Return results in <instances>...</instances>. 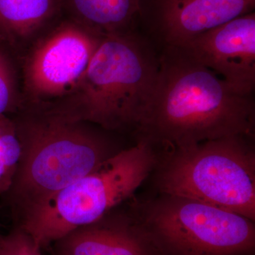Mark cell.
Segmentation results:
<instances>
[{
	"mask_svg": "<svg viewBox=\"0 0 255 255\" xmlns=\"http://www.w3.org/2000/svg\"><path fill=\"white\" fill-rule=\"evenodd\" d=\"M22 106L14 64L2 47L0 48V116L16 114Z\"/></svg>",
	"mask_w": 255,
	"mask_h": 255,
	"instance_id": "obj_14",
	"label": "cell"
},
{
	"mask_svg": "<svg viewBox=\"0 0 255 255\" xmlns=\"http://www.w3.org/2000/svg\"><path fill=\"white\" fill-rule=\"evenodd\" d=\"M236 91L255 87V12L243 15L179 45Z\"/></svg>",
	"mask_w": 255,
	"mask_h": 255,
	"instance_id": "obj_9",
	"label": "cell"
},
{
	"mask_svg": "<svg viewBox=\"0 0 255 255\" xmlns=\"http://www.w3.org/2000/svg\"><path fill=\"white\" fill-rule=\"evenodd\" d=\"M68 19L101 35L132 31L138 24L140 0H62Z\"/></svg>",
	"mask_w": 255,
	"mask_h": 255,
	"instance_id": "obj_11",
	"label": "cell"
},
{
	"mask_svg": "<svg viewBox=\"0 0 255 255\" xmlns=\"http://www.w3.org/2000/svg\"><path fill=\"white\" fill-rule=\"evenodd\" d=\"M14 114L21 157L9 190L1 196L12 216L122 150L97 126L70 120L48 107L26 105Z\"/></svg>",
	"mask_w": 255,
	"mask_h": 255,
	"instance_id": "obj_2",
	"label": "cell"
},
{
	"mask_svg": "<svg viewBox=\"0 0 255 255\" xmlns=\"http://www.w3.org/2000/svg\"><path fill=\"white\" fill-rule=\"evenodd\" d=\"M5 43H6L4 36H3L1 31H0V48H2V47H4Z\"/></svg>",
	"mask_w": 255,
	"mask_h": 255,
	"instance_id": "obj_16",
	"label": "cell"
},
{
	"mask_svg": "<svg viewBox=\"0 0 255 255\" xmlns=\"http://www.w3.org/2000/svg\"><path fill=\"white\" fill-rule=\"evenodd\" d=\"M129 210L157 255L255 254V221L236 213L162 194Z\"/></svg>",
	"mask_w": 255,
	"mask_h": 255,
	"instance_id": "obj_6",
	"label": "cell"
},
{
	"mask_svg": "<svg viewBox=\"0 0 255 255\" xmlns=\"http://www.w3.org/2000/svg\"><path fill=\"white\" fill-rule=\"evenodd\" d=\"M61 12L62 0H0V31L12 43L31 36Z\"/></svg>",
	"mask_w": 255,
	"mask_h": 255,
	"instance_id": "obj_12",
	"label": "cell"
},
{
	"mask_svg": "<svg viewBox=\"0 0 255 255\" xmlns=\"http://www.w3.org/2000/svg\"><path fill=\"white\" fill-rule=\"evenodd\" d=\"M103 37L68 18L38 40L23 67L26 105H51L71 93Z\"/></svg>",
	"mask_w": 255,
	"mask_h": 255,
	"instance_id": "obj_7",
	"label": "cell"
},
{
	"mask_svg": "<svg viewBox=\"0 0 255 255\" xmlns=\"http://www.w3.org/2000/svg\"><path fill=\"white\" fill-rule=\"evenodd\" d=\"M21 157V144L14 121L0 116V196L9 190Z\"/></svg>",
	"mask_w": 255,
	"mask_h": 255,
	"instance_id": "obj_13",
	"label": "cell"
},
{
	"mask_svg": "<svg viewBox=\"0 0 255 255\" xmlns=\"http://www.w3.org/2000/svg\"><path fill=\"white\" fill-rule=\"evenodd\" d=\"M161 155L160 149L137 140L61 190L14 215L15 226L47 248L132 199L155 170Z\"/></svg>",
	"mask_w": 255,
	"mask_h": 255,
	"instance_id": "obj_4",
	"label": "cell"
},
{
	"mask_svg": "<svg viewBox=\"0 0 255 255\" xmlns=\"http://www.w3.org/2000/svg\"><path fill=\"white\" fill-rule=\"evenodd\" d=\"M0 208H1V206H0ZM0 238H1V236H0Z\"/></svg>",
	"mask_w": 255,
	"mask_h": 255,
	"instance_id": "obj_17",
	"label": "cell"
},
{
	"mask_svg": "<svg viewBox=\"0 0 255 255\" xmlns=\"http://www.w3.org/2000/svg\"><path fill=\"white\" fill-rule=\"evenodd\" d=\"M41 250L30 235L17 226L0 238V255H43Z\"/></svg>",
	"mask_w": 255,
	"mask_h": 255,
	"instance_id": "obj_15",
	"label": "cell"
},
{
	"mask_svg": "<svg viewBox=\"0 0 255 255\" xmlns=\"http://www.w3.org/2000/svg\"><path fill=\"white\" fill-rule=\"evenodd\" d=\"M253 95L236 91L179 46H163L153 94L135 130L164 150L223 137H254Z\"/></svg>",
	"mask_w": 255,
	"mask_h": 255,
	"instance_id": "obj_1",
	"label": "cell"
},
{
	"mask_svg": "<svg viewBox=\"0 0 255 255\" xmlns=\"http://www.w3.org/2000/svg\"><path fill=\"white\" fill-rule=\"evenodd\" d=\"M117 208L55 244V255H157L130 210Z\"/></svg>",
	"mask_w": 255,
	"mask_h": 255,
	"instance_id": "obj_10",
	"label": "cell"
},
{
	"mask_svg": "<svg viewBox=\"0 0 255 255\" xmlns=\"http://www.w3.org/2000/svg\"><path fill=\"white\" fill-rule=\"evenodd\" d=\"M255 9V0H140L137 25L163 46H179Z\"/></svg>",
	"mask_w": 255,
	"mask_h": 255,
	"instance_id": "obj_8",
	"label": "cell"
},
{
	"mask_svg": "<svg viewBox=\"0 0 255 255\" xmlns=\"http://www.w3.org/2000/svg\"><path fill=\"white\" fill-rule=\"evenodd\" d=\"M158 72L159 55L147 36L132 30L105 35L78 86L45 107L107 131L135 128Z\"/></svg>",
	"mask_w": 255,
	"mask_h": 255,
	"instance_id": "obj_3",
	"label": "cell"
},
{
	"mask_svg": "<svg viewBox=\"0 0 255 255\" xmlns=\"http://www.w3.org/2000/svg\"><path fill=\"white\" fill-rule=\"evenodd\" d=\"M253 138L223 137L164 150L154 171L156 188L255 221Z\"/></svg>",
	"mask_w": 255,
	"mask_h": 255,
	"instance_id": "obj_5",
	"label": "cell"
}]
</instances>
